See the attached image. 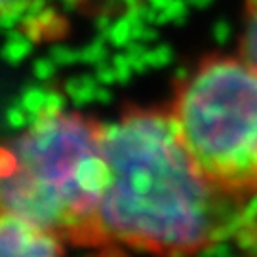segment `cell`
<instances>
[{"label":"cell","instance_id":"obj_5","mask_svg":"<svg viewBox=\"0 0 257 257\" xmlns=\"http://www.w3.org/2000/svg\"><path fill=\"white\" fill-rule=\"evenodd\" d=\"M240 55L253 67H257V0H246V6H244Z\"/></svg>","mask_w":257,"mask_h":257},{"label":"cell","instance_id":"obj_4","mask_svg":"<svg viewBox=\"0 0 257 257\" xmlns=\"http://www.w3.org/2000/svg\"><path fill=\"white\" fill-rule=\"evenodd\" d=\"M0 257H63V249L52 232L0 213Z\"/></svg>","mask_w":257,"mask_h":257},{"label":"cell","instance_id":"obj_1","mask_svg":"<svg viewBox=\"0 0 257 257\" xmlns=\"http://www.w3.org/2000/svg\"><path fill=\"white\" fill-rule=\"evenodd\" d=\"M103 153L109 170L99 204L105 244L183 257L248 225L246 198L223 191L202 174L170 110L126 107L103 126Z\"/></svg>","mask_w":257,"mask_h":257},{"label":"cell","instance_id":"obj_3","mask_svg":"<svg viewBox=\"0 0 257 257\" xmlns=\"http://www.w3.org/2000/svg\"><path fill=\"white\" fill-rule=\"evenodd\" d=\"M202 174L227 193L257 194V67L210 55L185 76L170 107Z\"/></svg>","mask_w":257,"mask_h":257},{"label":"cell","instance_id":"obj_6","mask_svg":"<svg viewBox=\"0 0 257 257\" xmlns=\"http://www.w3.org/2000/svg\"><path fill=\"white\" fill-rule=\"evenodd\" d=\"M40 0H0V18H12L33 8Z\"/></svg>","mask_w":257,"mask_h":257},{"label":"cell","instance_id":"obj_2","mask_svg":"<svg viewBox=\"0 0 257 257\" xmlns=\"http://www.w3.org/2000/svg\"><path fill=\"white\" fill-rule=\"evenodd\" d=\"M101 122L54 110L0 145V213L59 240L101 246L99 204L107 185Z\"/></svg>","mask_w":257,"mask_h":257}]
</instances>
